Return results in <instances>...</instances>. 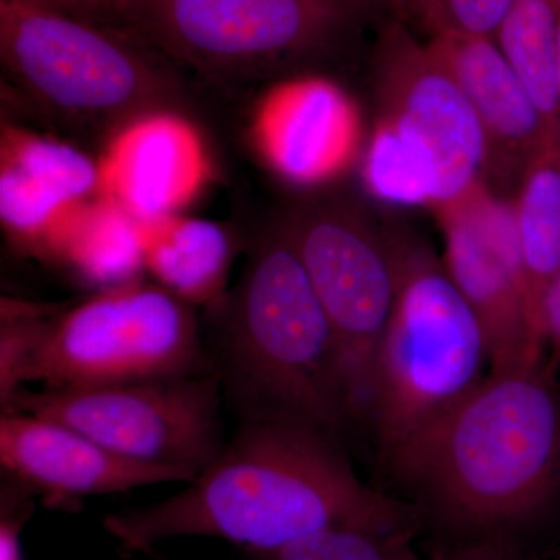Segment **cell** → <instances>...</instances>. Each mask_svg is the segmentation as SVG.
<instances>
[{
    "instance_id": "30bf717a",
    "label": "cell",
    "mask_w": 560,
    "mask_h": 560,
    "mask_svg": "<svg viewBox=\"0 0 560 560\" xmlns=\"http://www.w3.org/2000/svg\"><path fill=\"white\" fill-rule=\"evenodd\" d=\"M374 61V131L422 173L433 212L486 180L488 145L480 121L429 44L396 22L383 31Z\"/></svg>"
},
{
    "instance_id": "3957f363",
    "label": "cell",
    "mask_w": 560,
    "mask_h": 560,
    "mask_svg": "<svg viewBox=\"0 0 560 560\" xmlns=\"http://www.w3.org/2000/svg\"><path fill=\"white\" fill-rule=\"evenodd\" d=\"M208 312L206 352L242 422L302 423L340 441L360 423L340 342L279 224L253 246L234 291Z\"/></svg>"
},
{
    "instance_id": "ffe728a7",
    "label": "cell",
    "mask_w": 560,
    "mask_h": 560,
    "mask_svg": "<svg viewBox=\"0 0 560 560\" xmlns=\"http://www.w3.org/2000/svg\"><path fill=\"white\" fill-rule=\"evenodd\" d=\"M559 28L560 0H515L495 40L541 113L560 130L556 90Z\"/></svg>"
},
{
    "instance_id": "5bb4252c",
    "label": "cell",
    "mask_w": 560,
    "mask_h": 560,
    "mask_svg": "<svg viewBox=\"0 0 560 560\" xmlns=\"http://www.w3.org/2000/svg\"><path fill=\"white\" fill-rule=\"evenodd\" d=\"M254 143L272 171L296 186H319L355 161L361 121L352 98L323 77L283 79L257 103Z\"/></svg>"
},
{
    "instance_id": "7a4b0ae2",
    "label": "cell",
    "mask_w": 560,
    "mask_h": 560,
    "mask_svg": "<svg viewBox=\"0 0 560 560\" xmlns=\"http://www.w3.org/2000/svg\"><path fill=\"white\" fill-rule=\"evenodd\" d=\"M390 480L458 541L515 536L560 488V388L545 360L490 371L383 459Z\"/></svg>"
},
{
    "instance_id": "83f0119b",
    "label": "cell",
    "mask_w": 560,
    "mask_h": 560,
    "mask_svg": "<svg viewBox=\"0 0 560 560\" xmlns=\"http://www.w3.org/2000/svg\"><path fill=\"white\" fill-rule=\"evenodd\" d=\"M556 90H558V101H559V108H560V28H559L558 57H556Z\"/></svg>"
},
{
    "instance_id": "d6986e66",
    "label": "cell",
    "mask_w": 560,
    "mask_h": 560,
    "mask_svg": "<svg viewBox=\"0 0 560 560\" xmlns=\"http://www.w3.org/2000/svg\"><path fill=\"white\" fill-rule=\"evenodd\" d=\"M511 202L529 304L544 338L541 304L560 271V140L529 162Z\"/></svg>"
},
{
    "instance_id": "277c9868",
    "label": "cell",
    "mask_w": 560,
    "mask_h": 560,
    "mask_svg": "<svg viewBox=\"0 0 560 560\" xmlns=\"http://www.w3.org/2000/svg\"><path fill=\"white\" fill-rule=\"evenodd\" d=\"M386 231L396 296L375 350L368 416L382 460L447 415L490 372L480 320L444 261L418 235Z\"/></svg>"
},
{
    "instance_id": "7c38bea8",
    "label": "cell",
    "mask_w": 560,
    "mask_h": 560,
    "mask_svg": "<svg viewBox=\"0 0 560 560\" xmlns=\"http://www.w3.org/2000/svg\"><path fill=\"white\" fill-rule=\"evenodd\" d=\"M0 466L5 480L54 508L158 482L189 485L198 477L189 469L125 458L62 423L22 412L0 416Z\"/></svg>"
},
{
    "instance_id": "8992f818",
    "label": "cell",
    "mask_w": 560,
    "mask_h": 560,
    "mask_svg": "<svg viewBox=\"0 0 560 560\" xmlns=\"http://www.w3.org/2000/svg\"><path fill=\"white\" fill-rule=\"evenodd\" d=\"M375 0H119L124 31L215 83L283 75L329 57Z\"/></svg>"
},
{
    "instance_id": "484cf974",
    "label": "cell",
    "mask_w": 560,
    "mask_h": 560,
    "mask_svg": "<svg viewBox=\"0 0 560 560\" xmlns=\"http://www.w3.org/2000/svg\"><path fill=\"white\" fill-rule=\"evenodd\" d=\"M541 330L545 346L551 349L555 363L560 364V271L545 293L541 304Z\"/></svg>"
},
{
    "instance_id": "4fadbf2b",
    "label": "cell",
    "mask_w": 560,
    "mask_h": 560,
    "mask_svg": "<svg viewBox=\"0 0 560 560\" xmlns=\"http://www.w3.org/2000/svg\"><path fill=\"white\" fill-rule=\"evenodd\" d=\"M427 44L480 121L488 145L486 180L492 178L489 186L495 180L492 189L499 195L515 191L529 162L560 140L559 128L541 113L495 39L440 33Z\"/></svg>"
},
{
    "instance_id": "6da1fadb",
    "label": "cell",
    "mask_w": 560,
    "mask_h": 560,
    "mask_svg": "<svg viewBox=\"0 0 560 560\" xmlns=\"http://www.w3.org/2000/svg\"><path fill=\"white\" fill-rule=\"evenodd\" d=\"M422 525L410 501L360 480L340 440L279 420L242 422L189 488L103 521L128 556L149 555L176 537H215L265 551L320 529L415 534Z\"/></svg>"
},
{
    "instance_id": "9c48e42d",
    "label": "cell",
    "mask_w": 560,
    "mask_h": 560,
    "mask_svg": "<svg viewBox=\"0 0 560 560\" xmlns=\"http://www.w3.org/2000/svg\"><path fill=\"white\" fill-rule=\"evenodd\" d=\"M279 226L334 327L360 423L368 425L375 350L396 296L388 231L342 201L301 206Z\"/></svg>"
},
{
    "instance_id": "52a82bcc",
    "label": "cell",
    "mask_w": 560,
    "mask_h": 560,
    "mask_svg": "<svg viewBox=\"0 0 560 560\" xmlns=\"http://www.w3.org/2000/svg\"><path fill=\"white\" fill-rule=\"evenodd\" d=\"M212 372L194 305L160 283L102 290L47 320L22 385H113Z\"/></svg>"
},
{
    "instance_id": "44dd1931",
    "label": "cell",
    "mask_w": 560,
    "mask_h": 560,
    "mask_svg": "<svg viewBox=\"0 0 560 560\" xmlns=\"http://www.w3.org/2000/svg\"><path fill=\"white\" fill-rule=\"evenodd\" d=\"M412 534L329 528L265 551H246L250 560H420L411 547ZM154 560H167L151 552Z\"/></svg>"
},
{
    "instance_id": "e0dca14e",
    "label": "cell",
    "mask_w": 560,
    "mask_h": 560,
    "mask_svg": "<svg viewBox=\"0 0 560 560\" xmlns=\"http://www.w3.org/2000/svg\"><path fill=\"white\" fill-rule=\"evenodd\" d=\"M145 270L190 305L212 307L226 296L234 245L212 221L183 215L142 221Z\"/></svg>"
},
{
    "instance_id": "2e32d148",
    "label": "cell",
    "mask_w": 560,
    "mask_h": 560,
    "mask_svg": "<svg viewBox=\"0 0 560 560\" xmlns=\"http://www.w3.org/2000/svg\"><path fill=\"white\" fill-rule=\"evenodd\" d=\"M0 217L18 242L46 250L62 221L101 194V167L66 143L3 125Z\"/></svg>"
},
{
    "instance_id": "9a60e30c",
    "label": "cell",
    "mask_w": 560,
    "mask_h": 560,
    "mask_svg": "<svg viewBox=\"0 0 560 560\" xmlns=\"http://www.w3.org/2000/svg\"><path fill=\"white\" fill-rule=\"evenodd\" d=\"M101 194L136 219L179 215L209 178V158L194 125L154 113L117 131L103 154Z\"/></svg>"
},
{
    "instance_id": "d4e9b609",
    "label": "cell",
    "mask_w": 560,
    "mask_h": 560,
    "mask_svg": "<svg viewBox=\"0 0 560 560\" xmlns=\"http://www.w3.org/2000/svg\"><path fill=\"white\" fill-rule=\"evenodd\" d=\"M27 2L44 9L60 11L77 20L120 27L119 0H27Z\"/></svg>"
},
{
    "instance_id": "8fae6325",
    "label": "cell",
    "mask_w": 560,
    "mask_h": 560,
    "mask_svg": "<svg viewBox=\"0 0 560 560\" xmlns=\"http://www.w3.org/2000/svg\"><path fill=\"white\" fill-rule=\"evenodd\" d=\"M444 235V261L480 320L490 371L545 360L544 338L530 308L512 202L488 180L434 210Z\"/></svg>"
},
{
    "instance_id": "ac0fdd59",
    "label": "cell",
    "mask_w": 560,
    "mask_h": 560,
    "mask_svg": "<svg viewBox=\"0 0 560 560\" xmlns=\"http://www.w3.org/2000/svg\"><path fill=\"white\" fill-rule=\"evenodd\" d=\"M46 253L103 290L125 285L145 268L142 221L98 195L62 221Z\"/></svg>"
},
{
    "instance_id": "ba28073f",
    "label": "cell",
    "mask_w": 560,
    "mask_h": 560,
    "mask_svg": "<svg viewBox=\"0 0 560 560\" xmlns=\"http://www.w3.org/2000/svg\"><path fill=\"white\" fill-rule=\"evenodd\" d=\"M223 404L219 377L208 372L77 388L22 386L2 412L54 420L125 458L200 474L226 444Z\"/></svg>"
},
{
    "instance_id": "5b68a950",
    "label": "cell",
    "mask_w": 560,
    "mask_h": 560,
    "mask_svg": "<svg viewBox=\"0 0 560 560\" xmlns=\"http://www.w3.org/2000/svg\"><path fill=\"white\" fill-rule=\"evenodd\" d=\"M7 73L55 119L119 125L178 113L172 61L130 32L77 20L27 0H0Z\"/></svg>"
},
{
    "instance_id": "7402d4cb",
    "label": "cell",
    "mask_w": 560,
    "mask_h": 560,
    "mask_svg": "<svg viewBox=\"0 0 560 560\" xmlns=\"http://www.w3.org/2000/svg\"><path fill=\"white\" fill-rule=\"evenodd\" d=\"M515 0H441L430 35L456 33L495 39Z\"/></svg>"
},
{
    "instance_id": "4316f807",
    "label": "cell",
    "mask_w": 560,
    "mask_h": 560,
    "mask_svg": "<svg viewBox=\"0 0 560 560\" xmlns=\"http://www.w3.org/2000/svg\"><path fill=\"white\" fill-rule=\"evenodd\" d=\"M397 10H400L405 16H410L418 21L423 28L431 32L441 0H390Z\"/></svg>"
},
{
    "instance_id": "cb8c5ba5",
    "label": "cell",
    "mask_w": 560,
    "mask_h": 560,
    "mask_svg": "<svg viewBox=\"0 0 560 560\" xmlns=\"http://www.w3.org/2000/svg\"><path fill=\"white\" fill-rule=\"evenodd\" d=\"M433 560H521V548L515 536H489L481 539L456 541Z\"/></svg>"
},
{
    "instance_id": "603a6c76",
    "label": "cell",
    "mask_w": 560,
    "mask_h": 560,
    "mask_svg": "<svg viewBox=\"0 0 560 560\" xmlns=\"http://www.w3.org/2000/svg\"><path fill=\"white\" fill-rule=\"evenodd\" d=\"M33 493L3 478L0 490V560L22 559L21 536L33 514Z\"/></svg>"
}]
</instances>
